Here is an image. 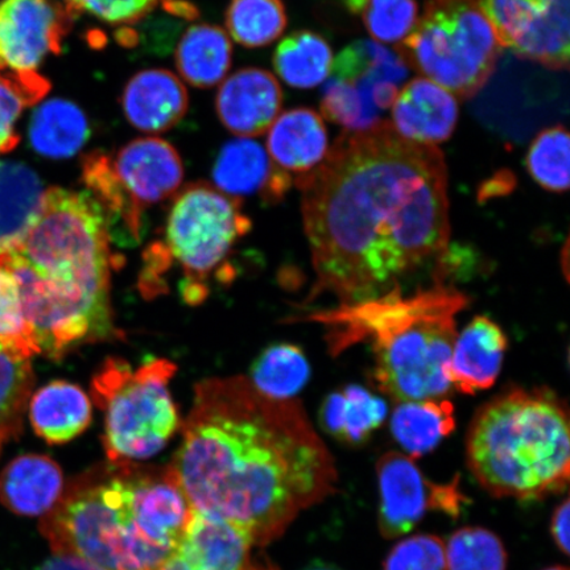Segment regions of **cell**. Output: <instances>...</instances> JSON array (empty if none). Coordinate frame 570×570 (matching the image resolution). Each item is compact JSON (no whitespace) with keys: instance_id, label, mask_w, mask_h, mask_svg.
Returning a JSON list of instances; mask_svg holds the SVG:
<instances>
[{"instance_id":"1","label":"cell","mask_w":570,"mask_h":570,"mask_svg":"<svg viewBox=\"0 0 570 570\" xmlns=\"http://www.w3.org/2000/svg\"><path fill=\"white\" fill-rule=\"evenodd\" d=\"M295 184L316 277L306 302L324 294L340 304L386 295L448 253L444 155L405 140L386 120L342 134Z\"/></svg>"},{"instance_id":"2","label":"cell","mask_w":570,"mask_h":570,"mask_svg":"<svg viewBox=\"0 0 570 570\" xmlns=\"http://www.w3.org/2000/svg\"><path fill=\"white\" fill-rule=\"evenodd\" d=\"M169 469L191 510L235 527L254 547L282 537L338 482L303 405L263 395L245 376L197 384Z\"/></svg>"},{"instance_id":"3","label":"cell","mask_w":570,"mask_h":570,"mask_svg":"<svg viewBox=\"0 0 570 570\" xmlns=\"http://www.w3.org/2000/svg\"><path fill=\"white\" fill-rule=\"evenodd\" d=\"M191 515L169 466L111 462L66 487L40 529L55 554L99 570H155L180 543Z\"/></svg>"},{"instance_id":"4","label":"cell","mask_w":570,"mask_h":570,"mask_svg":"<svg viewBox=\"0 0 570 570\" xmlns=\"http://www.w3.org/2000/svg\"><path fill=\"white\" fill-rule=\"evenodd\" d=\"M468 305L463 292L438 281L413 295L395 289L368 301L305 313L291 323L323 326L332 356L367 344L376 389L397 403L415 402L451 394L449 361L459 334L458 317Z\"/></svg>"},{"instance_id":"5","label":"cell","mask_w":570,"mask_h":570,"mask_svg":"<svg viewBox=\"0 0 570 570\" xmlns=\"http://www.w3.org/2000/svg\"><path fill=\"white\" fill-rule=\"evenodd\" d=\"M466 462L482 489L497 498L539 501L569 483L568 407L548 389H515L475 413Z\"/></svg>"},{"instance_id":"6","label":"cell","mask_w":570,"mask_h":570,"mask_svg":"<svg viewBox=\"0 0 570 570\" xmlns=\"http://www.w3.org/2000/svg\"><path fill=\"white\" fill-rule=\"evenodd\" d=\"M111 233L101 206L87 190L48 188L38 216L4 253L39 277L61 301L102 323H114Z\"/></svg>"},{"instance_id":"7","label":"cell","mask_w":570,"mask_h":570,"mask_svg":"<svg viewBox=\"0 0 570 570\" xmlns=\"http://www.w3.org/2000/svg\"><path fill=\"white\" fill-rule=\"evenodd\" d=\"M249 229L252 220L242 210L240 199L208 183L187 185L170 206L163 239L147 249L139 279L142 295H159L163 276L176 266L184 275V301L203 303L209 295V277L225 265Z\"/></svg>"},{"instance_id":"8","label":"cell","mask_w":570,"mask_h":570,"mask_svg":"<svg viewBox=\"0 0 570 570\" xmlns=\"http://www.w3.org/2000/svg\"><path fill=\"white\" fill-rule=\"evenodd\" d=\"M174 362L156 358L132 368L109 358L91 383V396L105 412L104 446L111 462H135L159 453L180 428L169 382Z\"/></svg>"},{"instance_id":"9","label":"cell","mask_w":570,"mask_h":570,"mask_svg":"<svg viewBox=\"0 0 570 570\" xmlns=\"http://www.w3.org/2000/svg\"><path fill=\"white\" fill-rule=\"evenodd\" d=\"M502 49L479 0H428L396 52L428 80L469 99L493 76Z\"/></svg>"},{"instance_id":"10","label":"cell","mask_w":570,"mask_h":570,"mask_svg":"<svg viewBox=\"0 0 570 570\" xmlns=\"http://www.w3.org/2000/svg\"><path fill=\"white\" fill-rule=\"evenodd\" d=\"M184 166L167 140L139 138L114 155L91 153L82 161V181L106 214L134 240L141 237L142 216L180 189Z\"/></svg>"},{"instance_id":"11","label":"cell","mask_w":570,"mask_h":570,"mask_svg":"<svg viewBox=\"0 0 570 570\" xmlns=\"http://www.w3.org/2000/svg\"><path fill=\"white\" fill-rule=\"evenodd\" d=\"M376 479L380 489V530L386 539L404 537L430 511L458 517L465 502L459 479L444 484L431 482L407 454H383L376 463Z\"/></svg>"},{"instance_id":"12","label":"cell","mask_w":570,"mask_h":570,"mask_svg":"<svg viewBox=\"0 0 570 570\" xmlns=\"http://www.w3.org/2000/svg\"><path fill=\"white\" fill-rule=\"evenodd\" d=\"M75 17L56 0L0 2V70L36 71L60 55Z\"/></svg>"},{"instance_id":"13","label":"cell","mask_w":570,"mask_h":570,"mask_svg":"<svg viewBox=\"0 0 570 570\" xmlns=\"http://www.w3.org/2000/svg\"><path fill=\"white\" fill-rule=\"evenodd\" d=\"M283 91L268 70L245 68L219 83L216 111L226 130L237 138H254L268 131L279 117Z\"/></svg>"},{"instance_id":"14","label":"cell","mask_w":570,"mask_h":570,"mask_svg":"<svg viewBox=\"0 0 570 570\" xmlns=\"http://www.w3.org/2000/svg\"><path fill=\"white\" fill-rule=\"evenodd\" d=\"M212 176L214 187L227 196H259L268 204L282 202L292 185V176L277 167L267 149L253 138L227 141Z\"/></svg>"},{"instance_id":"15","label":"cell","mask_w":570,"mask_h":570,"mask_svg":"<svg viewBox=\"0 0 570 570\" xmlns=\"http://www.w3.org/2000/svg\"><path fill=\"white\" fill-rule=\"evenodd\" d=\"M253 547L235 527L194 511L180 543L155 570H254Z\"/></svg>"},{"instance_id":"16","label":"cell","mask_w":570,"mask_h":570,"mask_svg":"<svg viewBox=\"0 0 570 570\" xmlns=\"http://www.w3.org/2000/svg\"><path fill=\"white\" fill-rule=\"evenodd\" d=\"M459 104L451 92L428 78H415L397 92L391 126L405 140L434 146L452 137Z\"/></svg>"},{"instance_id":"17","label":"cell","mask_w":570,"mask_h":570,"mask_svg":"<svg viewBox=\"0 0 570 570\" xmlns=\"http://www.w3.org/2000/svg\"><path fill=\"white\" fill-rule=\"evenodd\" d=\"M509 340L502 327L487 316H476L454 341L448 376L461 394L494 386L501 374Z\"/></svg>"},{"instance_id":"18","label":"cell","mask_w":570,"mask_h":570,"mask_svg":"<svg viewBox=\"0 0 570 570\" xmlns=\"http://www.w3.org/2000/svg\"><path fill=\"white\" fill-rule=\"evenodd\" d=\"M122 109L132 127L147 134L174 128L189 109L188 90L173 71L146 69L127 82Z\"/></svg>"},{"instance_id":"19","label":"cell","mask_w":570,"mask_h":570,"mask_svg":"<svg viewBox=\"0 0 570 570\" xmlns=\"http://www.w3.org/2000/svg\"><path fill=\"white\" fill-rule=\"evenodd\" d=\"M63 489L60 466L42 454L20 455L0 474V502L20 517H46Z\"/></svg>"},{"instance_id":"20","label":"cell","mask_w":570,"mask_h":570,"mask_svg":"<svg viewBox=\"0 0 570 570\" xmlns=\"http://www.w3.org/2000/svg\"><path fill=\"white\" fill-rule=\"evenodd\" d=\"M267 153L287 174L316 169L330 151L326 127L315 110L297 107L279 114L267 131Z\"/></svg>"},{"instance_id":"21","label":"cell","mask_w":570,"mask_h":570,"mask_svg":"<svg viewBox=\"0 0 570 570\" xmlns=\"http://www.w3.org/2000/svg\"><path fill=\"white\" fill-rule=\"evenodd\" d=\"M28 415L39 438L48 444H66L88 430L90 399L77 384L51 382L30 399Z\"/></svg>"},{"instance_id":"22","label":"cell","mask_w":570,"mask_h":570,"mask_svg":"<svg viewBox=\"0 0 570 570\" xmlns=\"http://www.w3.org/2000/svg\"><path fill=\"white\" fill-rule=\"evenodd\" d=\"M175 62L185 82L199 89L217 87L229 75L233 62L230 36L218 26L199 23L178 41Z\"/></svg>"},{"instance_id":"23","label":"cell","mask_w":570,"mask_h":570,"mask_svg":"<svg viewBox=\"0 0 570 570\" xmlns=\"http://www.w3.org/2000/svg\"><path fill=\"white\" fill-rule=\"evenodd\" d=\"M387 415V405L361 386H346L327 395L320 410V424L331 436L348 445L366 443Z\"/></svg>"},{"instance_id":"24","label":"cell","mask_w":570,"mask_h":570,"mask_svg":"<svg viewBox=\"0 0 570 570\" xmlns=\"http://www.w3.org/2000/svg\"><path fill=\"white\" fill-rule=\"evenodd\" d=\"M90 125L76 104L53 98L36 107L28 138L36 153L48 159H69L87 145Z\"/></svg>"},{"instance_id":"25","label":"cell","mask_w":570,"mask_h":570,"mask_svg":"<svg viewBox=\"0 0 570 570\" xmlns=\"http://www.w3.org/2000/svg\"><path fill=\"white\" fill-rule=\"evenodd\" d=\"M45 184L23 163L0 160V253L23 237L38 216Z\"/></svg>"},{"instance_id":"26","label":"cell","mask_w":570,"mask_h":570,"mask_svg":"<svg viewBox=\"0 0 570 570\" xmlns=\"http://www.w3.org/2000/svg\"><path fill=\"white\" fill-rule=\"evenodd\" d=\"M455 430L454 405L445 397L399 403L391 431L412 460L423 458Z\"/></svg>"},{"instance_id":"27","label":"cell","mask_w":570,"mask_h":570,"mask_svg":"<svg viewBox=\"0 0 570 570\" xmlns=\"http://www.w3.org/2000/svg\"><path fill=\"white\" fill-rule=\"evenodd\" d=\"M333 52L326 40L309 31L295 32L283 39L274 55L277 76L297 89H312L331 75Z\"/></svg>"},{"instance_id":"28","label":"cell","mask_w":570,"mask_h":570,"mask_svg":"<svg viewBox=\"0 0 570 570\" xmlns=\"http://www.w3.org/2000/svg\"><path fill=\"white\" fill-rule=\"evenodd\" d=\"M511 49L520 59L539 62L552 70L567 69L569 0H553Z\"/></svg>"},{"instance_id":"29","label":"cell","mask_w":570,"mask_h":570,"mask_svg":"<svg viewBox=\"0 0 570 570\" xmlns=\"http://www.w3.org/2000/svg\"><path fill=\"white\" fill-rule=\"evenodd\" d=\"M309 375V362L301 347L276 344L258 356L248 381L263 395L289 401L304 389Z\"/></svg>"},{"instance_id":"30","label":"cell","mask_w":570,"mask_h":570,"mask_svg":"<svg viewBox=\"0 0 570 570\" xmlns=\"http://www.w3.org/2000/svg\"><path fill=\"white\" fill-rule=\"evenodd\" d=\"M31 358L0 342V440L18 439L32 395Z\"/></svg>"},{"instance_id":"31","label":"cell","mask_w":570,"mask_h":570,"mask_svg":"<svg viewBox=\"0 0 570 570\" xmlns=\"http://www.w3.org/2000/svg\"><path fill=\"white\" fill-rule=\"evenodd\" d=\"M225 21L234 41L261 48L281 38L287 28V12L282 0H232Z\"/></svg>"},{"instance_id":"32","label":"cell","mask_w":570,"mask_h":570,"mask_svg":"<svg viewBox=\"0 0 570 570\" xmlns=\"http://www.w3.org/2000/svg\"><path fill=\"white\" fill-rule=\"evenodd\" d=\"M51 90V82L38 71L0 70V155L16 149L20 141L18 120L27 107L39 104Z\"/></svg>"},{"instance_id":"33","label":"cell","mask_w":570,"mask_h":570,"mask_svg":"<svg viewBox=\"0 0 570 570\" xmlns=\"http://www.w3.org/2000/svg\"><path fill=\"white\" fill-rule=\"evenodd\" d=\"M331 75L334 80L351 81L358 77L401 85L409 75L405 62L389 48L374 41H355L333 61Z\"/></svg>"},{"instance_id":"34","label":"cell","mask_w":570,"mask_h":570,"mask_svg":"<svg viewBox=\"0 0 570 570\" xmlns=\"http://www.w3.org/2000/svg\"><path fill=\"white\" fill-rule=\"evenodd\" d=\"M446 570H505L502 540L482 527H463L445 544Z\"/></svg>"},{"instance_id":"35","label":"cell","mask_w":570,"mask_h":570,"mask_svg":"<svg viewBox=\"0 0 570 570\" xmlns=\"http://www.w3.org/2000/svg\"><path fill=\"white\" fill-rule=\"evenodd\" d=\"M570 141L566 127L541 131L527 155V168L541 188L556 194L569 189Z\"/></svg>"},{"instance_id":"36","label":"cell","mask_w":570,"mask_h":570,"mask_svg":"<svg viewBox=\"0 0 570 570\" xmlns=\"http://www.w3.org/2000/svg\"><path fill=\"white\" fill-rule=\"evenodd\" d=\"M373 96L354 85L334 80L326 82L321 111L326 119L345 127L347 131H365L382 122V111Z\"/></svg>"},{"instance_id":"37","label":"cell","mask_w":570,"mask_h":570,"mask_svg":"<svg viewBox=\"0 0 570 570\" xmlns=\"http://www.w3.org/2000/svg\"><path fill=\"white\" fill-rule=\"evenodd\" d=\"M416 0H363L361 16L373 38L386 45H401L417 23Z\"/></svg>"},{"instance_id":"38","label":"cell","mask_w":570,"mask_h":570,"mask_svg":"<svg viewBox=\"0 0 570 570\" xmlns=\"http://www.w3.org/2000/svg\"><path fill=\"white\" fill-rule=\"evenodd\" d=\"M0 342L28 358L40 354L39 346L21 311L18 282L2 256H0Z\"/></svg>"},{"instance_id":"39","label":"cell","mask_w":570,"mask_h":570,"mask_svg":"<svg viewBox=\"0 0 570 570\" xmlns=\"http://www.w3.org/2000/svg\"><path fill=\"white\" fill-rule=\"evenodd\" d=\"M479 3L502 48H512L547 10L539 9L531 0H479Z\"/></svg>"},{"instance_id":"40","label":"cell","mask_w":570,"mask_h":570,"mask_svg":"<svg viewBox=\"0 0 570 570\" xmlns=\"http://www.w3.org/2000/svg\"><path fill=\"white\" fill-rule=\"evenodd\" d=\"M383 570H446L445 543L425 533L399 541L384 560Z\"/></svg>"},{"instance_id":"41","label":"cell","mask_w":570,"mask_h":570,"mask_svg":"<svg viewBox=\"0 0 570 570\" xmlns=\"http://www.w3.org/2000/svg\"><path fill=\"white\" fill-rule=\"evenodd\" d=\"M160 0H62L75 18L81 13L112 26H128L148 16Z\"/></svg>"},{"instance_id":"42","label":"cell","mask_w":570,"mask_h":570,"mask_svg":"<svg viewBox=\"0 0 570 570\" xmlns=\"http://www.w3.org/2000/svg\"><path fill=\"white\" fill-rule=\"evenodd\" d=\"M551 533L559 550L564 554H569L570 503L568 498L553 512Z\"/></svg>"},{"instance_id":"43","label":"cell","mask_w":570,"mask_h":570,"mask_svg":"<svg viewBox=\"0 0 570 570\" xmlns=\"http://www.w3.org/2000/svg\"><path fill=\"white\" fill-rule=\"evenodd\" d=\"M38 570H99L88 562L71 558V556L55 554Z\"/></svg>"},{"instance_id":"44","label":"cell","mask_w":570,"mask_h":570,"mask_svg":"<svg viewBox=\"0 0 570 570\" xmlns=\"http://www.w3.org/2000/svg\"><path fill=\"white\" fill-rule=\"evenodd\" d=\"M505 180H509V174H504L502 178H499L498 184H503V190L509 189V185H505ZM487 189V194H484V197H488L490 195H497L498 194V185H494L493 188H484Z\"/></svg>"},{"instance_id":"45","label":"cell","mask_w":570,"mask_h":570,"mask_svg":"<svg viewBox=\"0 0 570 570\" xmlns=\"http://www.w3.org/2000/svg\"><path fill=\"white\" fill-rule=\"evenodd\" d=\"M531 2L534 6H538L539 9L546 10V9H548V7H550V4L553 2V0H531Z\"/></svg>"},{"instance_id":"46","label":"cell","mask_w":570,"mask_h":570,"mask_svg":"<svg viewBox=\"0 0 570 570\" xmlns=\"http://www.w3.org/2000/svg\"><path fill=\"white\" fill-rule=\"evenodd\" d=\"M544 570H568V568L566 567H561V566H558V567H551V568H547Z\"/></svg>"},{"instance_id":"47","label":"cell","mask_w":570,"mask_h":570,"mask_svg":"<svg viewBox=\"0 0 570 570\" xmlns=\"http://www.w3.org/2000/svg\"><path fill=\"white\" fill-rule=\"evenodd\" d=\"M309 570H336V569H332V568H327V567H316V568H312Z\"/></svg>"},{"instance_id":"48","label":"cell","mask_w":570,"mask_h":570,"mask_svg":"<svg viewBox=\"0 0 570 570\" xmlns=\"http://www.w3.org/2000/svg\"><path fill=\"white\" fill-rule=\"evenodd\" d=\"M4 444V441L3 440H0V451H2V446Z\"/></svg>"}]
</instances>
